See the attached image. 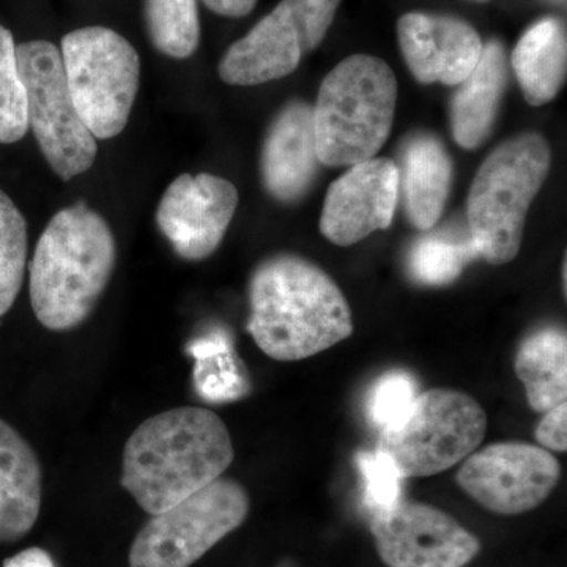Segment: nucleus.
<instances>
[{
    "label": "nucleus",
    "mask_w": 567,
    "mask_h": 567,
    "mask_svg": "<svg viewBox=\"0 0 567 567\" xmlns=\"http://www.w3.org/2000/svg\"><path fill=\"white\" fill-rule=\"evenodd\" d=\"M401 182L390 158L353 164L331 183L324 197L320 233L331 244L352 246L393 223Z\"/></svg>",
    "instance_id": "13"
},
{
    "label": "nucleus",
    "mask_w": 567,
    "mask_h": 567,
    "mask_svg": "<svg viewBox=\"0 0 567 567\" xmlns=\"http://www.w3.org/2000/svg\"><path fill=\"white\" fill-rule=\"evenodd\" d=\"M536 442L544 450L566 453L567 451V404L563 402L547 410L535 431Z\"/></svg>",
    "instance_id": "30"
},
{
    "label": "nucleus",
    "mask_w": 567,
    "mask_h": 567,
    "mask_svg": "<svg viewBox=\"0 0 567 567\" xmlns=\"http://www.w3.org/2000/svg\"><path fill=\"white\" fill-rule=\"evenodd\" d=\"M398 40L406 66L421 84H461L484 48L480 33L462 18L420 11L401 17Z\"/></svg>",
    "instance_id": "14"
},
{
    "label": "nucleus",
    "mask_w": 567,
    "mask_h": 567,
    "mask_svg": "<svg viewBox=\"0 0 567 567\" xmlns=\"http://www.w3.org/2000/svg\"><path fill=\"white\" fill-rule=\"evenodd\" d=\"M145 28L153 48L173 59H188L199 48L196 0H144Z\"/></svg>",
    "instance_id": "24"
},
{
    "label": "nucleus",
    "mask_w": 567,
    "mask_h": 567,
    "mask_svg": "<svg viewBox=\"0 0 567 567\" xmlns=\"http://www.w3.org/2000/svg\"><path fill=\"white\" fill-rule=\"evenodd\" d=\"M480 257L472 235L461 237L440 230L417 238L409 251L410 276L424 286H446L456 281L466 265Z\"/></svg>",
    "instance_id": "23"
},
{
    "label": "nucleus",
    "mask_w": 567,
    "mask_h": 567,
    "mask_svg": "<svg viewBox=\"0 0 567 567\" xmlns=\"http://www.w3.org/2000/svg\"><path fill=\"white\" fill-rule=\"evenodd\" d=\"M561 466L548 450L528 443H495L465 458L457 484L499 516H518L543 505L557 487Z\"/></svg>",
    "instance_id": "10"
},
{
    "label": "nucleus",
    "mask_w": 567,
    "mask_h": 567,
    "mask_svg": "<svg viewBox=\"0 0 567 567\" xmlns=\"http://www.w3.org/2000/svg\"><path fill=\"white\" fill-rule=\"evenodd\" d=\"M248 514L246 488L230 477H218L152 516L134 537L130 567H192L241 527Z\"/></svg>",
    "instance_id": "8"
},
{
    "label": "nucleus",
    "mask_w": 567,
    "mask_h": 567,
    "mask_svg": "<svg viewBox=\"0 0 567 567\" xmlns=\"http://www.w3.org/2000/svg\"><path fill=\"white\" fill-rule=\"evenodd\" d=\"M29 132L28 96L17 61L13 33L0 24V144H14Z\"/></svg>",
    "instance_id": "26"
},
{
    "label": "nucleus",
    "mask_w": 567,
    "mask_h": 567,
    "mask_svg": "<svg viewBox=\"0 0 567 567\" xmlns=\"http://www.w3.org/2000/svg\"><path fill=\"white\" fill-rule=\"evenodd\" d=\"M371 533L388 567H464L481 551L473 533L425 503L402 499L371 517Z\"/></svg>",
    "instance_id": "11"
},
{
    "label": "nucleus",
    "mask_w": 567,
    "mask_h": 567,
    "mask_svg": "<svg viewBox=\"0 0 567 567\" xmlns=\"http://www.w3.org/2000/svg\"><path fill=\"white\" fill-rule=\"evenodd\" d=\"M233 461L221 417L203 406H178L148 417L130 436L121 484L155 516L221 477Z\"/></svg>",
    "instance_id": "2"
},
{
    "label": "nucleus",
    "mask_w": 567,
    "mask_h": 567,
    "mask_svg": "<svg viewBox=\"0 0 567 567\" xmlns=\"http://www.w3.org/2000/svg\"><path fill=\"white\" fill-rule=\"evenodd\" d=\"M237 205V188L226 178L183 174L164 192L156 224L178 257L199 262L223 244Z\"/></svg>",
    "instance_id": "12"
},
{
    "label": "nucleus",
    "mask_w": 567,
    "mask_h": 567,
    "mask_svg": "<svg viewBox=\"0 0 567 567\" xmlns=\"http://www.w3.org/2000/svg\"><path fill=\"white\" fill-rule=\"evenodd\" d=\"M514 369L529 406L546 413L567 398V339L559 328L547 327L529 334L516 353Z\"/></svg>",
    "instance_id": "21"
},
{
    "label": "nucleus",
    "mask_w": 567,
    "mask_h": 567,
    "mask_svg": "<svg viewBox=\"0 0 567 567\" xmlns=\"http://www.w3.org/2000/svg\"><path fill=\"white\" fill-rule=\"evenodd\" d=\"M509 80V59L499 40L484 43L475 70L457 85L451 102V130L465 151H475L491 136Z\"/></svg>",
    "instance_id": "17"
},
{
    "label": "nucleus",
    "mask_w": 567,
    "mask_h": 567,
    "mask_svg": "<svg viewBox=\"0 0 567 567\" xmlns=\"http://www.w3.org/2000/svg\"><path fill=\"white\" fill-rule=\"evenodd\" d=\"M43 473L32 446L0 420V543H17L37 524Z\"/></svg>",
    "instance_id": "18"
},
{
    "label": "nucleus",
    "mask_w": 567,
    "mask_h": 567,
    "mask_svg": "<svg viewBox=\"0 0 567 567\" xmlns=\"http://www.w3.org/2000/svg\"><path fill=\"white\" fill-rule=\"evenodd\" d=\"M246 330L267 357L300 361L353 333L350 306L322 268L295 254H276L254 268Z\"/></svg>",
    "instance_id": "1"
},
{
    "label": "nucleus",
    "mask_w": 567,
    "mask_h": 567,
    "mask_svg": "<svg viewBox=\"0 0 567 567\" xmlns=\"http://www.w3.org/2000/svg\"><path fill=\"white\" fill-rule=\"evenodd\" d=\"M420 395L415 377L391 371L380 377L368 395V416L380 432L402 420Z\"/></svg>",
    "instance_id": "28"
},
{
    "label": "nucleus",
    "mask_w": 567,
    "mask_h": 567,
    "mask_svg": "<svg viewBox=\"0 0 567 567\" xmlns=\"http://www.w3.org/2000/svg\"><path fill=\"white\" fill-rule=\"evenodd\" d=\"M402 182L405 215L420 230H431L445 210L453 181V163L445 145L429 133L409 137L402 148Z\"/></svg>",
    "instance_id": "19"
},
{
    "label": "nucleus",
    "mask_w": 567,
    "mask_h": 567,
    "mask_svg": "<svg viewBox=\"0 0 567 567\" xmlns=\"http://www.w3.org/2000/svg\"><path fill=\"white\" fill-rule=\"evenodd\" d=\"M286 9L292 14L305 54L315 51L322 43L341 0H281Z\"/></svg>",
    "instance_id": "29"
},
{
    "label": "nucleus",
    "mask_w": 567,
    "mask_h": 567,
    "mask_svg": "<svg viewBox=\"0 0 567 567\" xmlns=\"http://www.w3.org/2000/svg\"><path fill=\"white\" fill-rule=\"evenodd\" d=\"M357 466L363 483V505L371 517L388 513L402 502L404 477L382 450L361 451L357 454Z\"/></svg>",
    "instance_id": "27"
},
{
    "label": "nucleus",
    "mask_w": 567,
    "mask_h": 567,
    "mask_svg": "<svg viewBox=\"0 0 567 567\" xmlns=\"http://www.w3.org/2000/svg\"><path fill=\"white\" fill-rule=\"evenodd\" d=\"M315 110L290 102L276 114L265 136L260 177L265 192L281 204L303 199L319 171Z\"/></svg>",
    "instance_id": "15"
},
{
    "label": "nucleus",
    "mask_w": 567,
    "mask_h": 567,
    "mask_svg": "<svg viewBox=\"0 0 567 567\" xmlns=\"http://www.w3.org/2000/svg\"><path fill=\"white\" fill-rule=\"evenodd\" d=\"M487 416L472 395L436 388L420 393L399 423L382 431L379 450L404 480L439 475L464 462L483 443Z\"/></svg>",
    "instance_id": "7"
},
{
    "label": "nucleus",
    "mask_w": 567,
    "mask_h": 567,
    "mask_svg": "<svg viewBox=\"0 0 567 567\" xmlns=\"http://www.w3.org/2000/svg\"><path fill=\"white\" fill-rule=\"evenodd\" d=\"M398 81L382 59L354 54L334 66L317 95L320 164L353 166L375 158L393 128Z\"/></svg>",
    "instance_id": "4"
},
{
    "label": "nucleus",
    "mask_w": 567,
    "mask_h": 567,
    "mask_svg": "<svg viewBox=\"0 0 567 567\" xmlns=\"http://www.w3.org/2000/svg\"><path fill=\"white\" fill-rule=\"evenodd\" d=\"M305 50L292 14L282 2L224 52L219 78L230 85H260L289 76Z\"/></svg>",
    "instance_id": "16"
},
{
    "label": "nucleus",
    "mask_w": 567,
    "mask_h": 567,
    "mask_svg": "<svg viewBox=\"0 0 567 567\" xmlns=\"http://www.w3.org/2000/svg\"><path fill=\"white\" fill-rule=\"evenodd\" d=\"M28 264V223L0 189V317L10 311L24 282Z\"/></svg>",
    "instance_id": "25"
},
{
    "label": "nucleus",
    "mask_w": 567,
    "mask_h": 567,
    "mask_svg": "<svg viewBox=\"0 0 567 567\" xmlns=\"http://www.w3.org/2000/svg\"><path fill=\"white\" fill-rule=\"evenodd\" d=\"M115 262L114 234L100 213L82 200L55 213L29 267L37 320L55 333L80 327L99 305Z\"/></svg>",
    "instance_id": "3"
},
{
    "label": "nucleus",
    "mask_w": 567,
    "mask_h": 567,
    "mask_svg": "<svg viewBox=\"0 0 567 567\" xmlns=\"http://www.w3.org/2000/svg\"><path fill=\"white\" fill-rule=\"evenodd\" d=\"M205 6L224 18H244L256 7L257 0H203Z\"/></svg>",
    "instance_id": "31"
},
{
    "label": "nucleus",
    "mask_w": 567,
    "mask_h": 567,
    "mask_svg": "<svg viewBox=\"0 0 567 567\" xmlns=\"http://www.w3.org/2000/svg\"><path fill=\"white\" fill-rule=\"evenodd\" d=\"M66 85L81 121L95 140H112L128 125L141 81V59L121 33L89 25L62 39Z\"/></svg>",
    "instance_id": "6"
},
{
    "label": "nucleus",
    "mask_w": 567,
    "mask_h": 567,
    "mask_svg": "<svg viewBox=\"0 0 567 567\" xmlns=\"http://www.w3.org/2000/svg\"><path fill=\"white\" fill-rule=\"evenodd\" d=\"M186 353L194 360V390L208 404L240 401L251 391L248 371L226 328L213 327L193 339Z\"/></svg>",
    "instance_id": "22"
},
{
    "label": "nucleus",
    "mask_w": 567,
    "mask_h": 567,
    "mask_svg": "<svg viewBox=\"0 0 567 567\" xmlns=\"http://www.w3.org/2000/svg\"><path fill=\"white\" fill-rule=\"evenodd\" d=\"M476 2H487V0H476Z\"/></svg>",
    "instance_id": "33"
},
{
    "label": "nucleus",
    "mask_w": 567,
    "mask_h": 567,
    "mask_svg": "<svg viewBox=\"0 0 567 567\" xmlns=\"http://www.w3.org/2000/svg\"><path fill=\"white\" fill-rule=\"evenodd\" d=\"M551 153L540 134L499 144L481 164L466 203L468 233L488 264L513 262L520 251L529 205L547 181Z\"/></svg>",
    "instance_id": "5"
},
{
    "label": "nucleus",
    "mask_w": 567,
    "mask_h": 567,
    "mask_svg": "<svg viewBox=\"0 0 567 567\" xmlns=\"http://www.w3.org/2000/svg\"><path fill=\"white\" fill-rule=\"evenodd\" d=\"M509 65L528 104L551 102L566 81L567 40L561 20L547 17L529 25L517 41Z\"/></svg>",
    "instance_id": "20"
},
{
    "label": "nucleus",
    "mask_w": 567,
    "mask_h": 567,
    "mask_svg": "<svg viewBox=\"0 0 567 567\" xmlns=\"http://www.w3.org/2000/svg\"><path fill=\"white\" fill-rule=\"evenodd\" d=\"M2 567H58L47 550L40 547L25 548L20 554L6 559Z\"/></svg>",
    "instance_id": "32"
},
{
    "label": "nucleus",
    "mask_w": 567,
    "mask_h": 567,
    "mask_svg": "<svg viewBox=\"0 0 567 567\" xmlns=\"http://www.w3.org/2000/svg\"><path fill=\"white\" fill-rule=\"evenodd\" d=\"M17 61L28 96L29 128L44 159L63 182L87 173L99 145L71 100L61 50L50 41H25L17 47Z\"/></svg>",
    "instance_id": "9"
}]
</instances>
